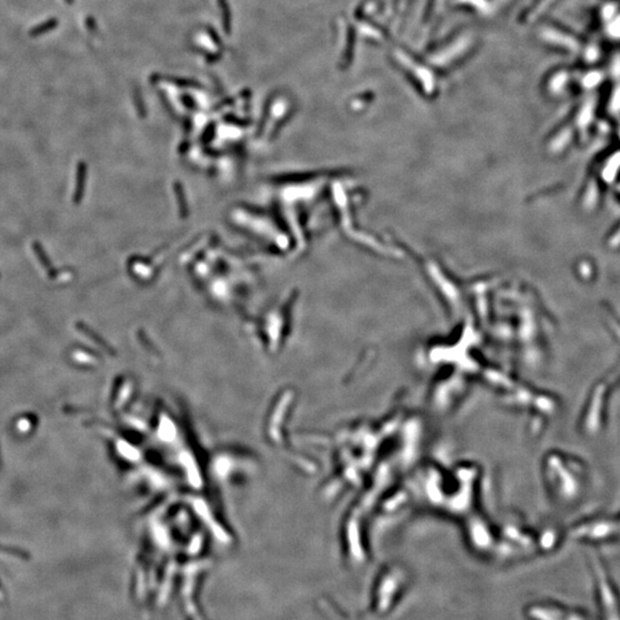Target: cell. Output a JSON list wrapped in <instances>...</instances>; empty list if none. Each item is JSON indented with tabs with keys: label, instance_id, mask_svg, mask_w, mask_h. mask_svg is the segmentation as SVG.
<instances>
[{
	"label": "cell",
	"instance_id": "1",
	"mask_svg": "<svg viewBox=\"0 0 620 620\" xmlns=\"http://www.w3.org/2000/svg\"><path fill=\"white\" fill-rule=\"evenodd\" d=\"M596 584L603 620H620V603L602 564L594 558Z\"/></svg>",
	"mask_w": 620,
	"mask_h": 620
},
{
	"label": "cell",
	"instance_id": "2",
	"mask_svg": "<svg viewBox=\"0 0 620 620\" xmlns=\"http://www.w3.org/2000/svg\"><path fill=\"white\" fill-rule=\"evenodd\" d=\"M530 614L534 620H585L579 613L553 605H535L531 608Z\"/></svg>",
	"mask_w": 620,
	"mask_h": 620
},
{
	"label": "cell",
	"instance_id": "3",
	"mask_svg": "<svg viewBox=\"0 0 620 620\" xmlns=\"http://www.w3.org/2000/svg\"><path fill=\"white\" fill-rule=\"evenodd\" d=\"M32 248H34V252L36 254L37 258H38V261L40 262L41 267H43L45 271L47 272L50 278H55V276H57V270L53 268L52 262L50 261L47 254L45 253L43 246H41L38 242H35L34 244H32Z\"/></svg>",
	"mask_w": 620,
	"mask_h": 620
},
{
	"label": "cell",
	"instance_id": "4",
	"mask_svg": "<svg viewBox=\"0 0 620 620\" xmlns=\"http://www.w3.org/2000/svg\"><path fill=\"white\" fill-rule=\"evenodd\" d=\"M58 26V21L55 20V18H50V20L45 21L43 23H39V25L35 26L34 28H31L29 31V36L31 38H37V37H39L41 35L47 34V32L52 31L53 29H55Z\"/></svg>",
	"mask_w": 620,
	"mask_h": 620
},
{
	"label": "cell",
	"instance_id": "5",
	"mask_svg": "<svg viewBox=\"0 0 620 620\" xmlns=\"http://www.w3.org/2000/svg\"><path fill=\"white\" fill-rule=\"evenodd\" d=\"M34 418H35L34 415L22 416V417L16 422V427L18 431L20 432L32 431V427H34V425L37 423V420H34Z\"/></svg>",
	"mask_w": 620,
	"mask_h": 620
},
{
	"label": "cell",
	"instance_id": "6",
	"mask_svg": "<svg viewBox=\"0 0 620 620\" xmlns=\"http://www.w3.org/2000/svg\"><path fill=\"white\" fill-rule=\"evenodd\" d=\"M0 464H2V457H0Z\"/></svg>",
	"mask_w": 620,
	"mask_h": 620
}]
</instances>
